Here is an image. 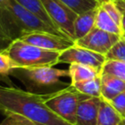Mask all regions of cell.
<instances>
[{
    "label": "cell",
    "instance_id": "cell-22",
    "mask_svg": "<svg viewBox=\"0 0 125 125\" xmlns=\"http://www.w3.org/2000/svg\"><path fill=\"white\" fill-rule=\"evenodd\" d=\"M101 6L108 13V15L114 20V21L121 26V21H122V17H123V13L120 11V9L118 8L115 0H108V1H104L103 3H101Z\"/></svg>",
    "mask_w": 125,
    "mask_h": 125
},
{
    "label": "cell",
    "instance_id": "cell-24",
    "mask_svg": "<svg viewBox=\"0 0 125 125\" xmlns=\"http://www.w3.org/2000/svg\"><path fill=\"white\" fill-rule=\"evenodd\" d=\"M109 103L122 115V117H125V91L109 101Z\"/></svg>",
    "mask_w": 125,
    "mask_h": 125
},
{
    "label": "cell",
    "instance_id": "cell-8",
    "mask_svg": "<svg viewBox=\"0 0 125 125\" xmlns=\"http://www.w3.org/2000/svg\"><path fill=\"white\" fill-rule=\"evenodd\" d=\"M105 61V56L79 47L76 44L61 52L59 57V63H80L90 65L101 70Z\"/></svg>",
    "mask_w": 125,
    "mask_h": 125
},
{
    "label": "cell",
    "instance_id": "cell-15",
    "mask_svg": "<svg viewBox=\"0 0 125 125\" xmlns=\"http://www.w3.org/2000/svg\"><path fill=\"white\" fill-rule=\"evenodd\" d=\"M95 26L102 29V30H104V31H107L109 33H113V34H117V35H120L122 34V28L120 25H118L114 20L108 15V13L101 6L98 7V10H97V14H96V22H95Z\"/></svg>",
    "mask_w": 125,
    "mask_h": 125
},
{
    "label": "cell",
    "instance_id": "cell-30",
    "mask_svg": "<svg viewBox=\"0 0 125 125\" xmlns=\"http://www.w3.org/2000/svg\"><path fill=\"white\" fill-rule=\"evenodd\" d=\"M121 37L125 39V31H122V34H121Z\"/></svg>",
    "mask_w": 125,
    "mask_h": 125
},
{
    "label": "cell",
    "instance_id": "cell-18",
    "mask_svg": "<svg viewBox=\"0 0 125 125\" xmlns=\"http://www.w3.org/2000/svg\"><path fill=\"white\" fill-rule=\"evenodd\" d=\"M101 73H105L125 81V62L118 60H106L102 66Z\"/></svg>",
    "mask_w": 125,
    "mask_h": 125
},
{
    "label": "cell",
    "instance_id": "cell-5",
    "mask_svg": "<svg viewBox=\"0 0 125 125\" xmlns=\"http://www.w3.org/2000/svg\"><path fill=\"white\" fill-rule=\"evenodd\" d=\"M88 96L77 91L71 84L68 86L51 93L45 94L44 100L46 104L61 118L66 122L75 125L76 112L79 103Z\"/></svg>",
    "mask_w": 125,
    "mask_h": 125
},
{
    "label": "cell",
    "instance_id": "cell-9",
    "mask_svg": "<svg viewBox=\"0 0 125 125\" xmlns=\"http://www.w3.org/2000/svg\"><path fill=\"white\" fill-rule=\"evenodd\" d=\"M21 39L37 47L50 51H57V52H62L65 49L75 44L74 40L66 36H62L55 33L42 32V31L28 33Z\"/></svg>",
    "mask_w": 125,
    "mask_h": 125
},
{
    "label": "cell",
    "instance_id": "cell-20",
    "mask_svg": "<svg viewBox=\"0 0 125 125\" xmlns=\"http://www.w3.org/2000/svg\"><path fill=\"white\" fill-rule=\"evenodd\" d=\"M15 67L17 66L11 60V58L5 52H0V77L3 81H9L7 77L10 76L11 70Z\"/></svg>",
    "mask_w": 125,
    "mask_h": 125
},
{
    "label": "cell",
    "instance_id": "cell-28",
    "mask_svg": "<svg viewBox=\"0 0 125 125\" xmlns=\"http://www.w3.org/2000/svg\"><path fill=\"white\" fill-rule=\"evenodd\" d=\"M9 0H0V5H2V4H5V3H7Z\"/></svg>",
    "mask_w": 125,
    "mask_h": 125
},
{
    "label": "cell",
    "instance_id": "cell-1",
    "mask_svg": "<svg viewBox=\"0 0 125 125\" xmlns=\"http://www.w3.org/2000/svg\"><path fill=\"white\" fill-rule=\"evenodd\" d=\"M0 112L20 114L36 125H72L58 116L45 103L44 95L0 84Z\"/></svg>",
    "mask_w": 125,
    "mask_h": 125
},
{
    "label": "cell",
    "instance_id": "cell-23",
    "mask_svg": "<svg viewBox=\"0 0 125 125\" xmlns=\"http://www.w3.org/2000/svg\"><path fill=\"white\" fill-rule=\"evenodd\" d=\"M0 125H36V124L20 114H9L6 115L5 119L0 123Z\"/></svg>",
    "mask_w": 125,
    "mask_h": 125
},
{
    "label": "cell",
    "instance_id": "cell-32",
    "mask_svg": "<svg viewBox=\"0 0 125 125\" xmlns=\"http://www.w3.org/2000/svg\"><path fill=\"white\" fill-rule=\"evenodd\" d=\"M124 1H125V0H124Z\"/></svg>",
    "mask_w": 125,
    "mask_h": 125
},
{
    "label": "cell",
    "instance_id": "cell-27",
    "mask_svg": "<svg viewBox=\"0 0 125 125\" xmlns=\"http://www.w3.org/2000/svg\"><path fill=\"white\" fill-rule=\"evenodd\" d=\"M123 13V17H122V21H121V28L123 31H125V12Z\"/></svg>",
    "mask_w": 125,
    "mask_h": 125
},
{
    "label": "cell",
    "instance_id": "cell-13",
    "mask_svg": "<svg viewBox=\"0 0 125 125\" xmlns=\"http://www.w3.org/2000/svg\"><path fill=\"white\" fill-rule=\"evenodd\" d=\"M122 119V115L112 106V104L108 101L101 98L97 125H119Z\"/></svg>",
    "mask_w": 125,
    "mask_h": 125
},
{
    "label": "cell",
    "instance_id": "cell-10",
    "mask_svg": "<svg viewBox=\"0 0 125 125\" xmlns=\"http://www.w3.org/2000/svg\"><path fill=\"white\" fill-rule=\"evenodd\" d=\"M101 98L86 97L78 104L75 125H97Z\"/></svg>",
    "mask_w": 125,
    "mask_h": 125
},
{
    "label": "cell",
    "instance_id": "cell-11",
    "mask_svg": "<svg viewBox=\"0 0 125 125\" xmlns=\"http://www.w3.org/2000/svg\"><path fill=\"white\" fill-rule=\"evenodd\" d=\"M102 97L106 101H111L120 93L125 91V81L109 74L101 73Z\"/></svg>",
    "mask_w": 125,
    "mask_h": 125
},
{
    "label": "cell",
    "instance_id": "cell-2",
    "mask_svg": "<svg viewBox=\"0 0 125 125\" xmlns=\"http://www.w3.org/2000/svg\"><path fill=\"white\" fill-rule=\"evenodd\" d=\"M0 24L5 33L13 41L21 39L28 33L37 31L51 32L65 36L57 28L46 23L37 16L26 10L16 0H9L7 3L0 5Z\"/></svg>",
    "mask_w": 125,
    "mask_h": 125
},
{
    "label": "cell",
    "instance_id": "cell-29",
    "mask_svg": "<svg viewBox=\"0 0 125 125\" xmlns=\"http://www.w3.org/2000/svg\"><path fill=\"white\" fill-rule=\"evenodd\" d=\"M119 125H125V117H123V119H122V121L120 122Z\"/></svg>",
    "mask_w": 125,
    "mask_h": 125
},
{
    "label": "cell",
    "instance_id": "cell-16",
    "mask_svg": "<svg viewBox=\"0 0 125 125\" xmlns=\"http://www.w3.org/2000/svg\"><path fill=\"white\" fill-rule=\"evenodd\" d=\"M70 84L83 95H86L88 97H97V98L102 97L101 75L96 78H92L76 83H70Z\"/></svg>",
    "mask_w": 125,
    "mask_h": 125
},
{
    "label": "cell",
    "instance_id": "cell-7",
    "mask_svg": "<svg viewBox=\"0 0 125 125\" xmlns=\"http://www.w3.org/2000/svg\"><path fill=\"white\" fill-rule=\"evenodd\" d=\"M120 38V35L109 33L95 26L87 35L76 40L75 44L79 47L105 56Z\"/></svg>",
    "mask_w": 125,
    "mask_h": 125
},
{
    "label": "cell",
    "instance_id": "cell-3",
    "mask_svg": "<svg viewBox=\"0 0 125 125\" xmlns=\"http://www.w3.org/2000/svg\"><path fill=\"white\" fill-rule=\"evenodd\" d=\"M10 76H14L21 81L26 91L40 95L57 92L70 84L62 81L61 79L68 76L67 69L47 65L15 67L11 70Z\"/></svg>",
    "mask_w": 125,
    "mask_h": 125
},
{
    "label": "cell",
    "instance_id": "cell-31",
    "mask_svg": "<svg viewBox=\"0 0 125 125\" xmlns=\"http://www.w3.org/2000/svg\"><path fill=\"white\" fill-rule=\"evenodd\" d=\"M97 1H99L100 3H103V2H104V1H108V0H97Z\"/></svg>",
    "mask_w": 125,
    "mask_h": 125
},
{
    "label": "cell",
    "instance_id": "cell-4",
    "mask_svg": "<svg viewBox=\"0 0 125 125\" xmlns=\"http://www.w3.org/2000/svg\"><path fill=\"white\" fill-rule=\"evenodd\" d=\"M5 53L11 58L17 67L55 66L59 63L61 54V52L46 50L21 39L14 40Z\"/></svg>",
    "mask_w": 125,
    "mask_h": 125
},
{
    "label": "cell",
    "instance_id": "cell-6",
    "mask_svg": "<svg viewBox=\"0 0 125 125\" xmlns=\"http://www.w3.org/2000/svg\"><path fill=\"white\" fill-rule=\"evenodd\" d=\"M52 22L62 34L75 41L74 21L77 14L60 0H41Z\"/></svg>",
    "mask_w": 125,
    "mask_h": 125
},
{
    "label": "cell",
    "instance_id": "cell-14",
    "mask_svg": "<svg viewBox=\"0 0 125 125\" xmlns=\"http://www.w3.org/2000/svg\"><path fill=\"white\" fill-rule=\"evenodd\" d=\"M67 70H68V76L71 81L70 83H76V82L96 78L101 75V69L80 63H70Z\"/></svg>",
    "mask_w": 125,
    "mask_h": 125
},
{
    "label": "cell",
    "instance_id": "cell-19",
    "mask_svg": "<svg viewBox=\"0 0 125 125\" xmlns=\"http://www.w3.org/2000/svg\"><path fill=\"white\" fill-rule=\"evenodd\" d=\"M60 1H62L71 10H73L77 15L95 9L99 7L101 4L97 0H60Z\"/></svg>",
    "mask_w": 125,
    "mask_h": 125
},
{
    "label": "cell",
    "instance_id": "cell-25",
    "mask_svg": "<svg viewBox=\"0 0 125 125\" xmlns=\"http://www.w3.org/2000/svg\"><path fill=\"white\" fill-rule=\"evenodd\" d=\"M12 42L13 40L5 33L4 29L0 24V52H5Z\"/></svg>",
    "mask_w": 125,
    "mask_h": 125
},
{
    "label": "cell",
    "instance_id": "cell-26",
    "mask_svg": "<svg viewBox=\"0 0 125 125\" xmlns=\"http://www.w3.org/2000/svg\"><path fill=\"white\" fill-rule=\"evenodd\" d=\"M118 8L120 9L121 12H125V1L124 0H115Z\"/></svg>",
    "mask_w": 125,
    "mask_h": 125
},
{
    "label": "cell",
    "instance_id": "cell-21",
    "mask_svg": "<svg viewBox=\"0 0 125 125\" xmlns=\"http://www.w3.org/2000/svg\"><path fill=\"white\" fill-rule=\"evenodd\" d=\"M106 60H118L125 62V39L120 38L105 55Z\"/></svg>",
    "mask_w": 125,
    "mask_h": 125
},
{
    "label": "cell",
    "instance_id": "cell-17",
    "mask_svg": "<svg viewBox=\"0 0 125 125\" xmlns=\"http://www.w3.org/2000/svg\"><path fill=\"white\" fill-rule=\"evenodd\" d=\"M16 1L19 4H21L22 7H24L26 10H28L29 12H31L32 14H34L35 16H37L39 19H41L42 21H44L46 23H48V24L52 25L53 27L57 28L54 25V23L52 22V21H51L49 15H48L47 11L45 10V7H44V5H43V3H42L41 0H16Z\"/></svg>",
    "mask_w": 125,
    "mask_h": 125
},
{
    "label": "cell",
    "instance_id": "cell-12",
    "mask_svg": "<svg viewBox=\"0 0 125 125\" xmlns=\"http://www.w3.org/2000/svg\"><path fill=\"white\" fill-rule=\"evenodd\" d=\"M98 7L82 14H79L74 21V38L75 41L87 35L94 27L96 22V14Z\"/></svg>",
    "mask_w": 125,
    "mask_h": 125
}]
</instances>
